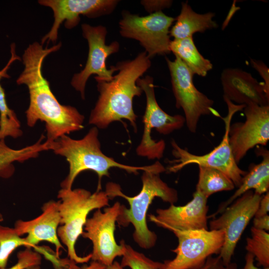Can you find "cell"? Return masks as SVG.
<instances>
[{
    "label": "cell",
    "mask_w": 269,
    "mask_h": 269,
    "mask_svg": "<svg viewBox=\"0 0 269 269\" xmlns=\"http://www.w3.org/2000/svg\"><path fill=\"white\" fill-rule=\"evenodd\" d=\"M81 28L82 35L88 43V55L84 69L74 74L71 84L84 99L86 85L91 75H96L95 80L109 81L112 79L113 74L117 71L116 66H111L109 69H107L106 61L109 56L119 51L120 44L117 41L108 45L106 44L107 30L104 26H92L84 23Z\"/></svg>",
    "instance_id": "cell-13"
},
{
    "label": "cell",
    "mask_w": 269,
    "mask_h": 269,
    "mask_svg": "<svg viewBox=\"0 0 269 269\" xmlns=\"http://www.w3.org/2000/svg\"><path fill=\"white\" fill-rule=\"evenodd\" d=\"M136 84L145 94L146 107L142 119L143 132L136 152L137 155L148 159H160L163 155L165 143L162 139L159 141L153 139L151 136V130L155 129L160 134H169L182 128L185 119L180 115L171 116L160 107L156 100L152 77L147 75L139 78Z\"/></svg>",
    "instance_id": "cell-7"
},
{
    "label": "cell",
    "mask_w": 269,
    "mask_h": 269,
    "mask_svg": "<svg viewBox=\"0 0 269 269\" xmlns=\"http://www.w3.org/2000/svg\"><path fill=\"white\" fill-rule=\"evenodd\" d=\"M11 56L6 65L0 71V81L2 78H8L7 71L11 63L20 57L15 53V45H11ZM22 134L20 122L13 111L8 107L3 89L0 83V140L7 136L18 138Z\"/></svg>",
    "instance_id": "cell-22"
},
{
    "label": "cell",
    "mask_w": 269,
    "mask_h": 269,
    "mask_svg": "<svg viewBox=\"0 0 269 269\" xmlns=\"http://www.w3.org/2000/svg\"><path fill=\"white\" fill-rule=\"evenodd\" d=\"M120 263L117 261H114V263L106 267V269H124Z\"/></svg>",
    "instance_id": "cell-36"
},
{
    "label": "cell",
    "mask_w": 269,
    "mask_h": 269,
    "mask_svg": "<svg viewBox=\"0 0 269 269\" xmlns=\"http://www.w3.org/2000/svg\"><path fill=\"white\" fill-rule=\"evenodd\" d=\"M221 82L223 98L237 105H269V96L264 83L259 82L251 74L239 68H228L223 70Z\"/></svg>",
    "instance_id": "cell-18"
},
{
    "label": "cell",
    "mask_w": 269,
    "mask_h": 269,
    "mask_svg": "<svg viewBox=\"0 0 269 269\" xmlns=\"http://www.w3.org/2000/svg\"><path fill=\"white\" fill-rule=\"evenodd\" d=\"M42 211L39 216L32 220H17L14 228L20 236L27 235L24 238L28 248L37 249V244L41 241H47L55 246V255L59 258L60 250L63 247L57 235L60 224L58 201L50 200L44 203Z\"/></svg>",
    "instance_id": "cell-17"
},
{
    "label": "cell",
    "mask_w": 269,
    "mask_h": 269,
    "mask_svg": "<svg viewBox=\"0 0 269 269\" xmlns=\"http://www.w3.org/2000/svg\"><path fill=\"white\" fill-rule=\"evenodd\" d=\"M141 4L146 11L151 13L161 11L162 9L170 7L172 3V0H141Z\"/></svg>",
    "instance_id": "cell-32"
},
{
    "label": "cell",
    "mask_w": 269,
    "mask_h": 269,
    "mask_svg": "<svg viewBox=\"0 0 269 269\" xmlns=\"http://www.w3.org/2000/svg\"><path fill=\"white\" fill-rule=\"evenodd\" d=\"M251 236L246 239V249L253 255L263 268H269V234L254 227L251 229Z\"/></svg>",
    "instance_id": "cell-25"
},
{
    "label": "cell",
    "mask_w": 269,
    "mask_h": 269,
    "mask_svg": "<svg viewBox=\"0 0 269 269\" xmlns=\"http://www.w3.org/2000/svg\"><path fill=\"white\" fill-rule=\"evenodd\" d=\"M17 257V261L14 265L9 268L0 269H27L32 266L40 265L41 262V255L31 248H26L24 250L19 252Z\"/></svg>",
    "instance_id": "cell-28"
},
{
    "label": "cell",
    "mask_w": 269,
    "mask_h": 269,
    "mask_svg": "<svg viewBox=\"0 0 269 269\" xmlns=\"http://www.w3.org/2000/svg\"><path fill=\"white\" fill-rule=\"evenodd\" d=\"M21 246L28 248L24 238L18 235L14 228L0 225V269L6 267L11 254Z\"/></svg>",
    "instance_id": "cell-26"
},
{
    "label": "cell",
    "mask_w": 269,
    "mask_h": 269,
    "mask_svg": "<svg viewBox=\"0 0 269 269\" xmlns=\"http://www.w3.org/2000/svg\"><path fill=\"white\" fill-rule=\"evenodd\" d=\"M255 258L253 255L248 253L245 257V264L244 267L242 269H269L267 268H259L256 267L254 263Z\"/></svg>",
    "instance_id": "cell-35"
},
{
    "label": "cell",
    "mask_w": 269,
    "mask_h": 269,
    "mask_svg": "<svg viewBox=\"0 0 269 269\" xmlns=\"http://www.w3.org/2000/svg\"><path fill=\"white\" fill-rule=\"evenodd\" d=\"M178 239V246L171 250L174 259L161 263L159 269H192L203 264L214 254H219L224 242L221 230L180 231L172 230Z\"/></svg>",
    "instance_id": "cell-10"
},
{
    "label": "cell",
    "mask_w": 269,
    "mask_h": 269,
    "mask_svg": "<svg viewBox=\"0 0 269 269\" xmlns=\"http://www.w3.org/2000/svg\"><path fill=\"white\" fill-rule=\"evenodd\" d=\"M198 180L196 190L208 197L213 194L233 190L235 186L233 181L222 171L209 167L198 166Z\"/></svg>",
    "instance_id": "cell-24"
},
{
    "label": "cell",
    "mask_w": 269,
    "mask_h": 269,
    "mask_svg": "<svg viewBox=\"0 0 269 269\" xmlns=\"http://www.w3.org/2000/svg\"><path fill=\"white\" fill-rule=\"evenodd\" d=\"M57 197L60 216L58 237L67 247L70 260L76 264L87 263L91 259V254L84 257L78 256L75 250L76 241L83 232L89 213L108 206L109 198L105 191H96L92 193L83 188H61Z\"/></svg>",
    "instance_id": "cell-5"
},
{
    "label": "cell",
    "mask_w": 269,
    "mask_h": 269,
    "mask_svg": "<svg viewBox=\"0 0 269 269\" xmlns=\"http://www.w3.org/2000/svg\"><path fill=\"white\" fill-rule=\"evenodd\" d=\"M252 66L256 70L264 80L266 93L269 96V69L262 61L251 59Z\"/></svg>",
    "instance_id": "cell-31"
},
{
    "label": "cell",
    "mask_w": 269,
    "mask_h": 269,
    "mask_svg": "<svg viewBox=\"0 0 269 269\" xmlns=\"http://www.w3.org/2000/svg\"><path fill=\"white\" fill-rule=\"evenodd\" d=\"M121 204L116 202L104 211L97 209L92 217L88 218L84 225L82 237L89 239L93 244L91 259L107 267L112 265L117 257L123 256L126 243L122 240L120 244L116 241V223Z\"/></svg>",
    "instance_id": "cell-12"
},
{
    "label": "cell",
    "mask_w": 269,
    "mask_h": 269,
    "mask_svg": "<svg viewBox=\"0 0 269 269\" xmlns=\"http://www.w3.org/2000/svg\"><path fill=\"white\" fill-rule=\"evenodd\" d=\"M269 212V192L262 196L254 217H262L268 215Z\"/></svg>",
    "instance_id": "cell-33"
},
{
    "label": "cell",
    "mask_w": 269,
    "mask_h": 269,
    "mask_svg": "<svg viewBox=\"0 0 269 269\" xmlns=\"http://www.w3.org/2000/svg\"><path fill=\"white\" fill-rule=\"evenodd\" d=\"M44 138V136L42 135L34 144L19 149H12L6 145L4 139L0 140V171L10 169L14 161L23 162L37 157L42 151L51 150L52 142L46 140L43 142Z\"/></svg>",
    "instance_id": "cell-23"
},
{
    "label": "cell",
    "mask_w": 269,
    "mask_h": 269,
    "mask_svg": "<svg viewBox=\"0 0 269 269\" xmlns=\"http://www.w3.org/2000/svg\"><path fill=\"white\" fill-rule=\"evenodd\" d=\"M75 262L69 259L60 260L59 262L54 265V269H106V267L100 263L93 261L89 265L79 267Z\"/></svg>",
    "instance_id": "cell-30"
},
{
    "label": "cell",
    "mask_w": 269,
    "mask_h": 269,
    "mask_svg": "<svg viewBox=\"0 0 269 269\" xmlns=\"http://www.w3.org/2000/svg\"><path fill=\"white\" fill-rule=\"evenodd\" d=\"M98 135V128L93 127L81 139H73L64 135L53 141L51 150L56 154L64 157L69 164L68 174L61 183L62 188L71 189L76 177L86 170L97 173L99 178L97 191H100L102 178L109 176V171L111 168H120L134 174H137L139 170L152 168L153 164L143 166L126 165L106 155L101 149Z\"/></svg>",
    "instance_id": "cell-4"
},
{
    "label": "cell",
    "mask_w": 269,
    "mask_h": 269,
    "mask_svg": "<svg viewBox=\"0 0 269 269\" xmlns=\"http://www.w3.org/2000/svg\"><path fill=\"white\" fill-rule=\"evenodd\" d=\"M27 269H40V265L34 266L27 268Z\"/></svg>",
    "instance_id": "cell-37"
},
{
    "label": "cell",
    "mask_w": 269,
    "mask_h": 269,
    "mask_svg": "<svg viewBox=\"0 0 269 269\" xmlns=\"http://www.w3.org/2000/svg\"><path fill=\"white\" fill-rule=\"evenodd\" d=\"M171 61L165 58L169 71L176 107L182 109L188 130L196 132L199 121L203 116L220 117L213 108L214 101L199 91L193 81V75L178 57Z\"/></svg>",
    "instance_id": "cell-9"
},
{
    "label": "cell",
    "mask_w": 269,
    "mask_h": 269,
    "mask_svg": "<svg viewBox=\"0 0 269 269\" xmlns=\"http://www.w3.org/2000/svg\"><path fill=\"white\" fill-rule=\"evenodd\" d=\"M61 46V42L50 48H44L36 41L29 44L22 57L23 70L16 80V83L25 85L29 92V104L25 112L28 126L44 122L46 140L50 142L83 128L84 116L76 108L59 102L43 74L44 59Z\"/></svg>",
    "instance_id": "cell-1"
},
{
    "label": "cell",
    "mask_w": 269,
    "mask_h": 269,
    "mask_svg": "<svg viewBox=\"0 0 269 269\" xmlns=\"http://www.w3.org/2000/svg\"><path fill=\"white\" fill-rule=\"evenodd\" d=\"M262 197L252 190H249L228 206L219 217L210 221V230H221L224 232V242L219 256L225 265L231 263L237 244L255 216Z\"/></svg>",
    "instance_id": "cell-11"
},
{
    "label": "cell",
    "mask_w": 269,
    "mask_h": 269,
    "mask_svg": "<svg viewBox=\"0 0 269 269\" xmlns=\"http://www.w3.org/2000/svg\"><path fill=\"white\" fill-rule=\"evenodd\" d=\"M228 106V114L221 117L225 123V133L220 144L209 152L203 155H196L180 147L172 140V154L176 164L169 166V172H176L184 167L191 164L218 169L227 175L233 182L235 187H238L243 177L247 171L241 169L236 163L229 141V131L232 119L237 112L243 110L246 106L235 104L227 99L223 98Z\"/></svg>",
    "instance_id": "cell-6"
},
{
    "label": "cell",
    "mask_w": 269,
    "mask_h": 269,
    "mask_svg": "<svg viewBox=\"0 0 269 269\" xmlns=\"http://www.w3.org/2000/svg\"><path fill=\"white\" fill-rule=\"evenodd\" d=\"M165 171L166 169L158 161L153 164L152 168L143 171L141 189L133 197L125 194L117 183L108 182L106 186L105 191L109 199L121 197L128 202L129 208L121 205L117 222L123 227H127L130 224L133 226L134 240L142 249L152 248L157 240L156 234L148 229L146 222L147 211L153 200L159 197L170 204H174L178 200L177 191L160 177V174Z\"/></svg>",
    "instance_id": "cell-3"
},
{
    "label": "cell",
    "mask_w": 269,
    "mask_h": 269,
    "mask_svg": "<svg viewBox=\"0 0 269 269\" xmlns=\"http://www.w3.org/2000/svg\"><path fill=\"white\" fill-rule=\"evenodd\" d=\"M122 257L121 266L131 269H159L161 264L148 258L127 244H126V251Z\"/></svg>",
    "instance_id": "cell-27"
},
{
    "label": "cell",
    "mask_w": 269,
    "mask_h": 269,
    "mask_svg": "<svg viewBox=\"0 0 269 269\" xmlns=\"http://www.w3.org/2000/svg\"><path fill=\"white\" fill-rule=\"evenodd\" d=\"M215 15L212 12L197 13L187 1L182 2L180 12L170 29V36L176 39H183L193 37L196 32L203 33L207 30L216 28L218 24L213 20Z\"/></svg>",
    "instance_id": "cell-20"
},
{
    "label": "cell",
    "mask_w": 269,
    "mask_h": 269,
    "mask_svg": "<svg viewBox=\"0 0 269 269\" xmlns=\"http://www.w3.org/2000/svg\"><path fill=\"white\" fill-rule=\"evenodd\" d=\"M208 198L195 190L193 199L183 206L170 204L166 209H158L156 215L149 216V220L170 231L208 230Z\"/></svg>",
    "instance_id": "cell-16"
},
{
    "label": "cell",
    "mask_w": 269,
    "mask_h": 269,
    "mask_svg": "<svg viewBox=\"0 0 269 269\" xmlns=\"http://www.w3.org/2000/svg\"><path fill=\"white\" fill-rule=\"evenodd\" d=\"M151 66L150 59L145 51L133 60L118 62V73L109 81L97 80L98 99L91 111L89 123L99 129H105L115 121L125 119L136 130L133 99L143 92L137 80Z\"/></svg>",
    "instance_id": "cell-2"
},
{
    "label": "cell",
    "mask_w": 269,
    "mask_h": 269,
    "mask_svg": "<svg viewBox=\"0 0 269 269\" xmlns=\"http://www.w3.org/2000/svg\"><path fill=\"white\" fill-rule=\"evenodd\" d=\"M257 155L262 157V161L251 166L248 172L243 177L240 185L234 193L226 201L221 203L217 211L209 218L221 213L228 206L246 192L252 189L259 195L269 191V151L262 147L256 150Z\"/></svg>",
    "instance_id": "cell-19"
},
{
    "label": "cell",
    "mask_w": 269,
    "mask_h": 269,
    "mask_svg": "<svg viewBox=\"0 0 269 269\" xmlns=\"http://www.w3.org/2000/svg\"><path fill=\"white\" fill-rule=\"evenodd\" d=\"M175 19L162 11L140 16L123 10L119 32L125 38L138 41L150 59L171 52L170 29Z\"/></svg>",
    "instance_id": "cell-8"
},
{
    "label": "cell",
    "mask_w": 269,
    "mask_h": 269,
    "mask_svg": "<svg viewBox=\"0 0 269 269\" xmlns=\"http://www.w3.org/2000/svg\"><path fill=\"white\" fill-rule=\"evenodd\" d=\"M253 227L257 229L268 232L269 231V215L260 217H254Z\"/></svg>",
    "instance_id": "cell-34"
},
{
    "label": "cell",
    "mask_w": 269,
    "mask_h": 269,
    "mask_svg": "<svg viewBox=\"0 0 269 269\" xmlns=\"http://www.w3.org/2000/svg\"><path fill=\"white\" fill-rule=\"evenodd\" d=\"M246 120L231 124L229 141L237 163L255 146L266 145L269 140V105H247Z\"/></svg>",
    "instance_id": "cell-15"
},
{
    "label": "cell",
    "mask_w": 269,
    "mask_h": 269,
    "mask_svg": "<svg viewBox=\"0 0 269 269\" xmlns=\"http://www.w3.org/2000/svg\"><path fill=\"white\" fill-rule=\"evenodd\" d=\"M170 49L179 57L193 75L205 77L213 68V64L199 52L193 37L171 40Z\"/></svg>",
    "instance_id": "cell-21"
},
{
    "label": "cell",
    "mask_w": 269,
    "mask_h": 269,
    "mask_svg": "<svg viewBox=\"0 0 269 269\" xmlns=\"http://www.w3.org/2000/svg\"><path fill=\"white\" fill-rule=\"evenodd\" d=\"M192 269H237L235 263L225 265L219 256L208 257L201 265Z\"/></svg>",
    "instance_id": "cell-29"
},
{
    "label": "cell",
    "mask_w": 269,
    "mask_h": 269,
    "mask_svg": "<svg viewBox=\"0 0 269 269\" xmlns=\"http://www.w3.org/2000/svg\"><path fill=\"white\" fill-rule=\"evenodd\" d=\"M38 3L50 7L53 12L54 21L49 31L41 39V44L55 43L61 24L64 22L67 29L76 26L80 20V15L88 18H97L111 13L119 1L117 0H40Z\"/></svg>",
    "instance_id": "cell-14"
}]
</instances>
